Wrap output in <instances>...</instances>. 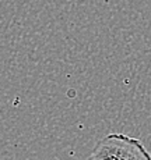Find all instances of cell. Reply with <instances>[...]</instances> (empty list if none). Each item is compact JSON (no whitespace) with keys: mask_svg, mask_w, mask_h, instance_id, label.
<instances>
[{"mask_svg":"<svg viewBox=\"0 0 151 160\" xmlns=\"http://www.w3.org/2000/svg\"><path fill=\"white\" fill-rule=\"evenodd\" d=\"M88 160H151V153L137 138L111 132L97 142Z\"/></svg>","mask_w":151,"mask_h":160,"instance_id":"obj_1","label":"cell"}]
</instances>
